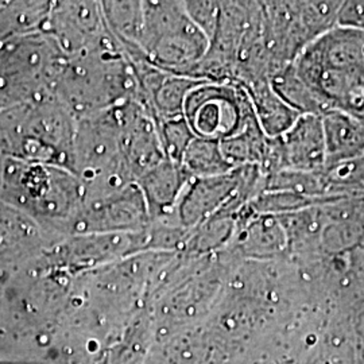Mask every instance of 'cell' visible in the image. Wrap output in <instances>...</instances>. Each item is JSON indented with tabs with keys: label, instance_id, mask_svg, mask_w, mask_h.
Masks as SVG:
<instances>
[{
	"label": "cell",
	"instance_id": "cell-1",
	"mask_svg": "<svg viewBox=\"0 0 364 364\" xmlns=\"http://www.w3.org/2000/svg\"><path fill=\"white\" fill-rule=\"evenodd\" d=\"M323 111H343L364 123V33L336 26L293 63Z\"/></svg>",
	"mask_w": 364,
	"mask_h": 364
},
{
	"label": "cell",
	"instance_id": "cell-2",
	"mask_svg": "<svg viewBox=\"0 0 364 364\" xmlns=\"http://www.w3.org/2000/svg\"><path fill=\"white\" fill-rule=\"evenodd\" d=\"M0 196L3 203L23 212L55 242L70 236L72 224L84 205V189L70 170L6 156Z\"/></svg>",
	"mask_w": 364,
	"mask_h": 364
},
{
	"label": "cell",
	"instance_id": "cell-3",
	"mask_svg": "<svg viewBox=\"0 0 364 364\" xmlns=\"http://www.w3.org/2000/svg\"><path fill=\"white\" fill-rule=\"evenodd\" d=\"M54 96L81 119L139 103V87L129 58L108 31L96 46L66 60Z\"/></svg>",
	"mask_w": 364,
	"mask_h": 364
},
{
	"label": "cell",
	"instance_id": "cell-4",
	"mask_svg": "<svg viewBox=\"0 0 364 364\" xmlns=\"http://www.w3.org/2000/svg\"><path fill=\"white\" fill-rule=\"evenodd\" d=\"M76 126L77 119L54 95L0 112L7 156L70 171Z\"/></svg>",
	"mask_w": 364,
	"mask_h": 364
},
{
	"label": "cell",
	"instance_id": "cell-5",
	"mask_svg": "<svg viewBox=\"0 0 364 364\" xmlns=\"http://www.w3.org/2000/svg\"><path fill=\"white\" fill-rule=\"evenodd\" d=\"M65 54L42 31L0 43V112L54 95Z\"/></svg>",
	"mask_w": 364,
	"mask_h": 364
},
{
	"label": "cell",
	"instance_id": "cell-6",
	"mask_svg": "<svg viewBox=\"0 0 364 364\" xmlns=\"http://www.w3.org/2000/svg\"><path fill=\"white\" fill-rule=\"evenodd\" d=\"M139 49L156 69L189 77L208 52L209 41L188 15L185 1H142Z\"/></svg>",
	"mask_w": 364,
	"mask_h": 364
},
{
	"label": "cell",
	"instance_id": "cell-7",
	"mask_svg": "<svg viewBox=\"0 0 364 364\" xmlns=\"http://www.w3.org/2000/svg\"><path fill=\"white\" fill-rule=\"evenodd\" d=\"M343 1H263V37L274 72L294 63L314 41L338 26Z\"/></svg>",
	"mask_w": 364,
	"mask_h": 364
},
{
	"label": "cell",
	"instance_id": "cell-8",
	"mask_svg": "<svg viewBox=\"0 0 364 364\" xmlns=\"http://www.w3.org/2000/svg\"><path fill=\"white\" fill-rule=\"evenodd\" d=\"M251 111L239 84L204 81L188 93L182 117L195 136L221 142L240 130Z\"/></svg>",
	"mask_w": 364,
	"mask_h": 364
},
{
	"label": "cell",
	"instance_id": "cell-9",
	"mask_svg": "<svg viewBox=\"0 0 364 364\" xmlns=\"http://www.w3.org/2000/svg\"><path fill=\"white\" fill-rule=\"evenodd\" d=\"M150 213L139 185L84 203L70 228L72 235L134 234L150 225Z\"/></svg>",
	"mask_w": 364,
	"mask_h": 364
},
{
	"label": "cell",
	"instance_id": "cell-10",
	"mask_svg": "<svg viewBox=\"0 0 364 364\" xmlns=\"http://www.w3.org/2000/svg\"><path fill=\"white\" fill-rule=\"evenodd\" d=\"M326 169V136L321 117L305 114L285 134L270 138L267 162L260 173L264 177L279 170L323 173Z\"/></svg>",
	"mask_w": 364,
	"mask_h": 364
},
{
	"label": "cell",
	"instance_id": "cell-11",
	"mask_svg": "<svg viewBox=\"0 0 364 364\" xmlns=\"http://www.w3.org/2000/svg\"><path fill=\"white\" fill-rule=\"evenodd\" d=\"M41 31L55 41L66 58L96 46L108 34L100 1H52Z\"/></svg>",
	"mask_w": 364,
	"mask_h": 364
},
{
	"label": "cell",
	"instance_id": "cell-12",
	"mask_svg": "<svg viewBox=\"0 0 364 364\" xmlns=\"http://www.w3.org/2000/svg\"><path fill=\"white\" fill-rule=\"evenodd\" d=\"M191 180L181 165L166 158L136 181L147 203L151 223L171 221L178 224L176 209Z\"/></svg>",
	"mask_w": 364,
	"mask_h": 364
},
{
	"label": "cell",
	"instance_id": "cell-13",
	"mask_svg": "<svg viewBox=\"0 0 364 364\" xmlns=\"http://www.w3.org/2000/svg\"><path fill=\"white\" fill-rule=\"evenodd\" d=\"M326 136V168L364 156V123L343 111L321 115Z\"/></svg>",
	"mask_w": 364,
	"mask_h": 364
},
{
	"label": "cell",
	"instance_id": "cell-14",
	"mask_svg": "<svg viewBox=\"0 0 364 364\" xmlns=\"http://www.w3.org/2000/svg\"><path fill=\"white\" fill-rule=\"evenodd\" d=\"M240 87L247 93L260 129L267 138L281 136L301 117V114L275 93L269 78Z\"/></svg>",
	"mask_w": 364,
	"mask_h": 364
},
{
	"label": "cell",
	"instance_id": "cell-15",
	"mask_svg": "<svg viewBox=\"0 0 364 364\" xmlns=\"http://www.w3.org/2000/svg\"><path fill=\"white\" fill-rule=\"evenodd\" d=\"M221 151L225 159L234 166L264 168L269 156L270 138L264 135L254 114V109L245 119L240 130L221 141Z\"/></svg>",
	"mask_w": 364,
	"mask_h": 364
},
{
	"label": "cell",
	"instance_id": "cell-16",
	"mask_svg": "<svg viewBox=\"0 0 364 364\" xmlns=\"http://www.w3.org/2000/svg\"><path fill=\"white\" fill-rule=\"evenodd\" d=\"M100 6L105 26L119 46L123 50L141 52L139 39L144 25L142 1H100Z\"/></svg>",
	"mask_w": 364,
	"mask_h": 364
},
{
	"label": "cell",
	"instance_id": "cell-17",
	"mask_svg": "<svg viewBox=\"0 0 364 364\" xmlns=\"http://www.w3.org/2000/svg\"><path fill=\"white\" fill-rule=\"evenodd\" d=\"M182 169L191 178L221 176L236 169L223 156L220 142L193 136L181 159Z\"/></svg>",
	"mask_w": 364,
	"mask_h": 364
},
{
	"label": "cell",
	"instance_id": "cell-18",
	"mask_svg": "<svg viewBox=\"0 0 364 364\" xmlns=\"http://www.w3.org/2000/svg\"><path fill=\"white\" fill-rule=\"evenodd\" d=\"M326 195L344 197L346 193H364V156L329 166L323 171Z\"/></svg>",
	"mask_w": 364,
	"mask_h": 364
},
{
	"label": "cell",
	"instance_id": "cell-19",
	"mask_svg": "<svg viewBox=\"0 0 364 364\" xmlns=\"http://www.w3.org/2000/svg\"><path fill=\"white\" fill-rule=\"evenodd\" d=\"M159 138L165 156L170 161L181 165L182 156L192 138L195 136L183 117L162 120L158 124Z\"/></svg>",
	"mask_w": 364,
	"mask_h": 364
},
{
	"label": "cell",
	"instance_id": "cell-20",
	"mask_svg": "<svg viewBox=\"0 0 364 364\" xmlns=\"http://www.w3.org/2000/svg\"><path fill=\"white\" fill-rule=\"evenodd\" d=\"M185 9L196 26L210 41L219 23L220 1H185Z\"/></svg>",
	"mask_w": 364,
	"mask_h": 364
},
{
	"label": "cell",
	"instance_id": "cell-21",
	"mask_svg": "<svg viewBox=\"0 0 364 364\" xmlns=\"http://www.w3.org/2000/svg\"><path fill=\"white\" fill-rule=\"evenodd\" d=\"M338 26L364 33V1H343L338 11Z\"/></svg>",
	"mask_w": 364,
	"mask_h": 364
}]
</instances>
